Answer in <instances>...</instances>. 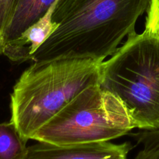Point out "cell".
I'll use <instances>...</instances> for the list:
<instances>
[{"mask_svg":"<svg viewBox=\"0 0 159 159\" xmlns=\"http://www.w3.org/2000/svg\"><path fill=\"white\" fill-rule=\"evenodd\" d=\"M134 137H149V138H159V130L156 131H143L137 134H134Z\"/></svg>","mask_w":159,"mask_h":159,"instance_id":"cell-12","label":"cell"},{"mask_svg":"<svg viewBox=\"0 0 159 159\" xmlns=\"http://www.w3.org/2000/svg\"><path fill=\"white\" fill-rule=\"evenodd\" d=\"M54 7L55 3L39 20L29 27L17 38L4 45L2 55L14 62L30 61L34 53L57 28L58 25L52 20Z\"/></svg>","mask_w":159,"mask_h":159,"instance_id":"cell-6","label":"cell"},{"mask_svg":"<svg viewBox=\"0 0 159 159\" xmlns=\"http://www.w3.org/2000/svg\"><path fill=\"white\" fill-rule=\"evenodd\" d=\"M144 31L159 39V0H150Z\"/></svg>","mask_w":159,"mask_h":159,"instance_id":"cell-9","label":"cell"},{"mask_svg":"<svg viewBox=\"0 0 159 159\" xmlns=\"http://www.w3.org/2000/svg\"><path fill=\"white\" fill-rule=\"evenodd\" d=\"M135 129L125 105L100 84L84 90L34 136L56 145L106 142Z\"/></svg>","mask_w":159,"mask_h":159,"instance_id":"cell-4","label":"cell"},{"mask_svg":"<svg viewBox=\"0 0 159 159\" xmlns=\"http://www.w3.org/2000/svg\"><path fill=\"white\" fill-rule=\"evenodd\" d=\"M150 0H56L52 20L58 25L32 56L34 63L64 59L104 61L135 32Z\"/></svg>","mask_w":159,"mask_h":159,"instance_id":"cell-1","label":"cell"},{"mask_svg":"<svg viewBox=\"0 0 159 159\" xmlns=\"http://www.w3.org/2000/svg\"><path fill=\"white\" fill-rule=\"evenodd\" d=\"M133 148L129 142H110L56 145L38 142L28 147L26 159H127Z\"/></svg>","mask_w":159,"mask_h":159,"instance_id":"cell-5","label":"cell"},{"mask_svg":"<svg viewBox=\"0 0 159 159\" xmlns=\"http://www.w3.org/2000/svg\"><path fill=\"white\" fill-rule=\"evenodd\" d=\"M104 61L64 59L34 63L24 70L10 96L11 119L25 140L34 136L80 93L100 84Z\"/></svg>","mask_w":159,"mask_h":159,"instance_id":"cell-2","label":"cell"},{"mask_svg":"<svg viewBox=\"0 0 159 159\" xmlns=\"http://www.w3.org/2000/svg\"><path fill=\"white\" fill-rule=\"evenodd\" d=\"M100 85L125 105L135 128L159 130V39L134 32L101 66Z\"/></svg>","mask_w":159,"mask_h":159,"instance_id":"cell-3","label":"cell"},{"mask_svg":"<svg viewBox=\"0 0 159 159\" xmlns=\"http://www.w3.org/2000/svg\"><path fill=\"white\" fill-rule=\"evenodd\" d=\"M143 148L138 152L134 159H159V138L135 137Z\"/></svg>","mask_w":159,"mask_h":159,"instance_id":"cell-10","label":"cell"},{"mask_svg":"<svg viewBox=\"0 0 159 159\" xmlns=\"http://www.w3.org/2000/svg\"><path fill=\"white\" fill-rule=\"evenodd\" d=\"M17 1L18 0H0V45L1 47H2V35L14 13Z\"/></svg>","mask_w":159,"mask_h":159,"instance_id":"cell-11","label":"cell"},{"mask_svg":"<svg viewBox=\"0 0 159 159\" xmlns=\"http://www.w3.org/2000/svg\"><path fill=\"white\" fill-rule=\"evenodd\" d=\"M0 55H2V47L0 45Z\"/></svg>","mask_w":159,"mask_h":159,"instance_id":"cell-13","label":"cell"},{"mask_svg":"<svg viewBox=\"0 0 159 159\" xmlns=\"http://www.w3.org/2000/svg\"><path fill=\"white\" fill-rule=\"evenodd\" d=\"M27 142L13 122L0 123V159H26Z\"/></svg>","mask_w":159,"mask_h":159,"instance_id":"cell-8","label":"cell"},{"mask_svg":"<svg viewBox=\"0 0 159 159\" xmlns=\"http://www.w3.org/2000/svg\"><path fill=\"white\" fill-rule=\"evenodd\" d=\"M56 2V0H18L14 13L2 35V47L17 38L39 20Z\"/></svg>","mask_w":159,"mask_h":159,"instance_id":"cell-7","label":"cell"}]
</instances>
